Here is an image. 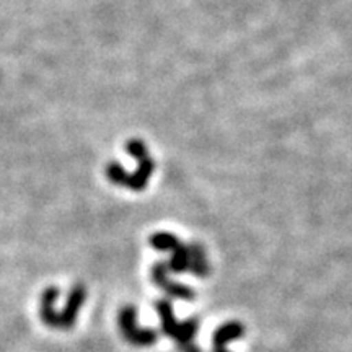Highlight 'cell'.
Segmentation results:
<instances>
[{"instance_id":"cell-2","label":"cell","mask_w":352,"mask_h":352,"mask_svg":"<svg viewBox=\"0 0 352 352\" xmlns=\"http://www.w3.org/2000/svg\"><path fill=\"white\" fill-rule=\"evenodd\" d=\"M170 270L166 263H157L152 267V280L158 289H162L166 296L171 298H178V300L191 302L196 297V292L188 285L175 283L170 279Z\"/></svg>"},{"instance_id":"cell-1","label":"cell","mask_w":352,"mask_h":352,"mask_svg":"<svg viewBox=\"0 0 352 352\" xmlns=\"http://www.w3.org/2000/svg\"><path fill=\"white\" fill-rule=\"evenodd\" d=\"M118 327L124 340L132 346L148 347L158 341V333L151 328H139L138 308L134 305L122 307L118 314Z\"/></svg>"},{"instance_id":"cell-8","label":"cell","mask_w":352,"mask_h":352,"mask_svg":"<svg viewBox=\"0 0 352 352\" xmlns=\"http://www.w3.org/2000/svg\"><path fill=\"white\" fill-rule=\"evenodd\" d=\"M168 264V270L171 272H186L191 267V250L184 245H178L173 250V254H171Z\"/></svg>"},{"instance_id":"cell-3","label":"cell","mask_w":352,"mask_h":352,"mask_svg":"<svg viewBox=\"0 0 352 352\" xmlns=\"http://www.w3.org/2000/svg\"><path fill=\"white\" fill-rule=\"evenodd\" d=\"M87 300V289L83 284H76L70 289L67 300L60 311V329H72L76 327L78 314Z\"/></svg>"},{"instance_id":"cell-9","label":"cell","mask_w":352,"mask_h":352,"mask_svg":"<svg viewBox=\"0 0 352 352\" xmlns=\"http://www.w3.org/2000/svg\"><path fill=\"white\" fill-rule=\"evenodd\" d=\"M151 243L158 252H173L176 246L179 245L176 236L171 235V233H155L152 236Z\"/></svg>"},{"instance_id":"cell-4","label":"cell","mask_w":352,"mask_h":352,"mask_svg":"<svg viewBox=\"0 0 352 352\" xmlns=\"http://www.w3.org/2000/svg\"><path fill=\"white\" fill-rule=\"evenodd\" d=\"M59 297V289L50 285L43 290L39 297V318L47 328L60 329V314L56 311V300Z\"/></svg>"},{"instance_id":"cell-5","label":"cell","mask_w":352,"mask_h":352,"mask_svg":"<svg viewBox=\"0 0 352 352\" xmlns=\"http://www.w3.org/2000/svg\"><path fill=\"white\" fill-rule=\"evenodd\" d=\"M155 310L158 314V318H160V327L162 333L168 338H175L176 331H178L179 321L176 320L173 303H171L168 298H160L155 303Z\"/></svg>"},{"instance_id":"cell-10","label":"cell","mask_w":352,"mask_h":352,"mask_svg":"<svg viewBox=\"0 0 352 352\" xmlns=\"http://www.w3.org/2000/svg\"><path fill=\"white\" fill-rule=\"evenodd\" d=\"M212 352H228L227 347H212Z\"/></svg>"},{"instance_id":"cell-7","label":"cell","mask_w":352,"mask_h":352,"mask_svg":"<svg viewBox=\"0 0 352 352\" xmlns=\"http://www.w3.org/2000/svg\"><path fill=\"white\" fill-rule=\"evenodd\" d=\"M189 250H191V267H189V271L196 277H208L210 272V266L204 248L201 245H191Z\"/></svg>"},{"instance_id":"cell-6","label":"cell","mask_w":352,"mask_h":352,"mask_svg":"<svg viewBox=\"0 0 352 352\" xmlns=\"http://www.w3.org/2000/svg\"><path fill=\"white\" fill-rule=\"evenodd\" d=\"M245 334V327L240 321H228L223 323L222 327L215 329L212 338V347H227L230 342L240 340Z\"/></svg>"}]
</instances>
